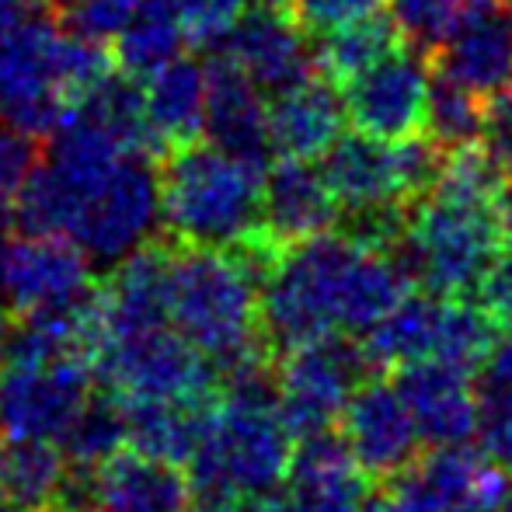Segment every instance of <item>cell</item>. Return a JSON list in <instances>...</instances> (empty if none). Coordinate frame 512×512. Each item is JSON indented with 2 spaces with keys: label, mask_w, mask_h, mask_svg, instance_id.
<instances>
[{
  "label": "cell",
  "mask_w": 512,
  "mask_h": 512,
  "mask_svg": "<svg viewBox=\"0 0 512 512\" xmlns=\"http://www.w3.org/2000/svg\"><path fill=\"white\" fill-rule=\"evenodd\" d=\"M408 290L391 255L324 230L290 244L262 279V335L276 356L328 335L363 338Z\"/></svg>",
  "instance_id": "cell-1"
},
{
  "label": "cell",
  "mask_w": 512,
  "mask_h": 512,
  "mask_svg": "<svg viewBox=\"0 0 512 512\" xmlns=\"http://www.w3.org/2000/svg\"><path fill=\"white\" fill-rule=\"evenodd\" d=\"M168 314L220 377L276 356L262 335V279L234 248L168 237Z\"/></svg>",
  "instance_id": "cell-2"
},
{
  "label": "cell",
  "mask_w": 512,
  "mask_h": 512,
  "mask_svg": "<svg viewBox=\"0 0 512 512\" xmlns=\"http://www.w3.org/2000/svg\"><path fill=\"white\" fill-rule=\"evenodd\" d=\"M297 436L276 401V363H258L220 377L209 422L189 464L199 495L258 499L290 474Z\"/></svg>",
  "instance_id": "cell-3"
},
{
  "label": "cell",
  "mask_w": 512,
  "mask_h": 512,
  "mask_svg": "<svg viewBox=\"0 0 512 512\" xmlns=\"http://www.w3.org/2000/svg\"><path fill=\"white\" fill-rule=\"evenodd\" d=\"M108 49L39 11L0 35V122L42 140L105 77Z\"/></svg>",
  "instance_id": "cell-4"
},
{
  "label": "cell",
  "mask_w": 512,
  "mask_h": 512,
  "mask_svg": "<svg viewBox=\"0 0 512 512\" xmlns=\"http://www.w3.org/2000/svg\"><path fill=\"white\" fill-rule=\"evenodd\" d=\"M161 223L171 241L234 248L262 227L265 168L206 147L203 140L168 150L157 161Z\"/></svg>",
  "instance_id": "cell-5"
},
{
  "label": "cell",
  "mask_w": 512,
  "mask_h": 512,
  "mask_svg": "<svg viewBox=\"0 0 512 512\" xmlns=\"http://www.w3.org/2000/svg\"><path fill=\"white\" fill-rule=\"evenodd\" d=\"M502 248L499 203L425 196L411 209V227L391 258L418 290L471 297Z\"/></svg>",
  "instance_id": "cell-6"
},
{
  "label": "cell",
  "mask_w": 512,
  "mask_h": 512,
  "mask_svg": "<svg viewBox=\"0 0 512 512\" xmlns=\"http://www.w3.org/2000/svg\"><path fill=\"white\" fill-rule=\"evenodd\" d=\"M95 377L126 405L150 401H203L220 391V373L203 352L175 328L126 331L98 342L88 352Z\"/></svg>",
  "instance_id": "cell-7"
},
{
  "label": "cell",
  "mask_w": 512,
  "mask_h": 512,
  "mask_svg": "<svg viewBox=\"0 0 512 512\" xmlns=\"http://www.w3.org/2000/svg\"><path fill=\"white\" fill-rule=\"evenodd\" d=\"M95 394L88 352H4L0 356V436L63 443Z\"/></svg>",
  "instance_id": "cell-8"
},
{
  "label": "cell",
  "mask_w": 512,
  "mask_h": 512,
  "mask_svg": "<svg viewBox=\"0 0 512 512\" xmlns=\"http://www.w3.org/2000/svg\"><path fill=\"white\" fill-rule=\"evenodd\" d=\"M377 373L356 335H328L279 352L276 401L297 439L338 429L349 398Z\"/></svg>",
  "instance_id": "cell-9"
},
{
  "label": "cell",
  "mask_w": 512,
  "mask_h": 512,
  "mask_svg": "<svg viewBox=\"0 0 512 512\" xmlns=\"http://www.w3.org/2000/svg\"><path fill=\"white\" fill-rule=\"evenodd\" d=\"M512 502V474L471 446H429L380 481L373 512H471Z\"/></svg>",
  "instance_id": "cell-10"
},
{
  "label": "cell",
  "mask_w": 512,
  "mask_h": 512,
  "mask_svg": "<svg viewBox=\"0 0 512 512\" xmlns=\"http://www.w3.org/2000/svg\"><path fill=\"white\" fill-rule=\"evenodd\" d=\"M95 283L91 255L67 237L25 230L0 241V297L14 321L81 304Z\"/></svg>",
  "instance_id": "cell-11"
},
{
  "label": "cell",
  "mask_w": 512,
  "mask_h": 512,
  "mask_svg": "<svg viewBox=\"0 0 512 512\" xmlns=\"http://www.w3.org/2000/svg\"><path fill=\"white\" fill-rule=\"evenodd\" d=\"M429 81V56L398 46L345 84V115L359 133L373 136V140L401 143L422 133Z\"/></svg>",
  "instance_id": "cell-12"
},
{
  "label": "cell",
  "mask_w": 512,
  "mask_h": 512,
  "mask_svg": "<svg viewBox=\"0 0 512 512\" xmlns=\"http://www.w3.org/2000/svg\"><path fill=\"white\" fill-rule=\"evenodd\" d=\"M338 432L349 443L356 464L370 474V481H384L408 467L425 453L422 432L401 398L398 384L384 373H373L349 398Z\"/></svg>",
  "instance_id": "cell-13"
},
{
  "label": "cell",
  "mask_w": 512,
  "mask_h": 512,
  "mask_svg": "<svg viewBox=\"0 0 512 512\" xmlns=\"http://www.w3.org/2000/svg\"><path fill=\"white\" fill-rule=\"evenodd\" d=\"M276 499L283 512H373L370 474L356 464L338 429L297 439Z\"/></svg>",
  "instance_id": "cell-14"
},
{
  "label": "cell",
  "mask_w": 512,
  "mask_h": 512,
  "mask_svg": "<svg viewBox=\"0 0 512 512\" xmlns=\"http://www.w3.org/2000/svg\"><path fill=\"white\" fill-rule=\"evenodd\" d=\"M401 398L429 446H464L478 432V391L474 373L443 359H418L391 373Z\"/></svg>",
  "instance_id": "cell-15"
},
{
  "label": "cell",
  "mask_w": 512,
  "mask_h": 512,
  "mask_svg": "<svg viewBox=\"0 0 512 512\" xmlns=\"http://www.w3.org/2000/svg\"><path fill=\"white\" fill-rule=\"evenodd\" d=\"M206 133L227 154L269 168L272 136L269 105L262 102V88L230 60L227 53H213L206 60Z\"/></svg>",
  "instance_id": "cell-16"
},
{
  "label": "cell",
  "mask_w": 512,
  "mask_h": 512,
  "mask_svg": "<svg viewBox=\"0 0 512 512\" xmlns=\"http://www.w3.org/2000/svg\"><path fill=\"white\" fill-rule=\"evenodd\" d=\"M338 206L321 164H310L304 157H279L265 168L262 185V227L279 244H297L317 237L324 230L338 227Z\"/></svg>",
  "instance_id": "cell-17"
},
{
  "label": "cell",
  "mask_w": 512,
  "mask_h": 512,
  "mask_svg": "<svg viewBox=\"0 0 512 512\" xmlns=\"http://www.w3.org/2000/svg\"><path fill=\"white\" fill-rule=\"evenodd\" d=\"M223 53L262 91L276 95L307 81L314 70V49H307L304 28L286 11H251L223 39Z\"/></svg>",
  "instance_id": "cell-18"
},
{
  "label": "cell",
  "mask_w": 512,
  "mask_h": 512,
  "mask_svg": "<svg viewBox=\"0 0 512 512\" xmlns=\"http://www.w3.org/2000/svg\"><path fill=\"white\" fill-rule=\"evenodd\" d=\"M196 485L185 467L122 450L95 467V512H189Z\"/></svg>",
  "instance_id": "cell-19"
},
{
  "label": "cell",
  "mask_w": 512,
  "mask_h": 512,
  "mask_svg": "<svg viewBox=\"0 0 512 512\" xmlns=\"http://www.w3.org/2000/svg\"><path fill=\"white\" fill-rule=\"evenodd\" d=\"M429 67L471 88L485 102L512 91V14L506 7L474 18L429 56Z\"/></svg>",
  "instance_id": "cell-20"
},
{
  "label": "cell",
  "mask_w": 512,
  "mask_h": 512,
  "mask_svg": "<svg viewBox=\"0 0 512 512\" xmlns=\"http://www.w3.org/2000/svg\"><path fill=\"white\" fill-rule=\"evenodd\" d=\"M345 98L321 74L276 91L269 102V136L279 157H304L317 161L331 143L342 136L345 126Z\"/></svg>",
  "instance_id": "cell-21"
},
{
  "label": "cell",
  "mask_w": 512,
  "mask_h": 512,
  "mask_svg": "<svg viewBox=\"0 0 512 512\" xmlns=\"http://www.w3.org/2000/svg\"><path fill=\"white\" fill-rule=\"evenodd\" d=\"M321 171L335 192L342 213L387 203H411L405 196L394 143L373 140L366 133L338 136L321 154Z\"/></svg>",
  "instance_id": "cell-22"
},
{
  "label": "cell",
  "mask_w": 512,
  "mask_h": 512,
  "mask_svg": "<svg viewBox=\"0 0 512 512\" xmlns=\"http://www.w3.org/2000/svg\"><path fill=\"white\" fill-rule=\"evenodd\" d=\"M450 297L432 290L405 293L370 331L363 335V349L377 373H394L418 359H432L439 352L443 321Z\"/></svg>",
  "instance_id": "cell-23"
},
{
  "label": "cell",
  "mask_w": 512,
  "mask_h": 512,
  "mask_svg": "<svg viewBox=\"0 0 512 512\" xmlns=\"http://www.w3.org/2000/svg\"><path fill=\"white\" fill-rule=\"evenodd\" d=\"M147 119L161 157L199 143L206 133V70L196 60H171L147 84ZM157 157V161H161Z\"/></svg>",
  "instance_id": "cell-24"
},
{
  "label": "cell",
  "mask_w": 512,
  "mask_h": 512,
  "mask_svg": "<svg viewBox=\"0 0 512 512\" xmlns=\"http://www.w3.org/2000/svg\"><path fill=\"white\" fill-rule=\"evenodd\" d=\"M213 398L150 401V405H126V401H122V405H126V418H129V450H140V453H147V457L189 467L199 443H203Z\"/></svg>",
  "instance_id": "cell-25"
},
{
  "label": "cell",
  "mask_w": 512,
  "mask_h": 512,
  "mask_svg": "<svg viewBox=\"0 0 512 512\" xmlns=\"http://www.w3.org/2000/svg\"><path fill=\"white\" fill-rule=\"evenodd\" d=\"M67 471L70 460L60 443L0 436V502L49 512Z\"/></svg>",
  "instance_id": "cell-26"
},
{
  "label": "cell",
  "mask_w": 512,
  "mask_h": 512,
  "mask_svg": "<svg viewBox=\"0 0 512 512\" xmlns=\"http://www.w3.org/2000/svg\"><path fill=\"white\" fill-rule=\"evenodd\" d=\"M398 46H405V42H401V32L394 28L391 14L387 18L384 14H370V18L352 21V25L335 28L328 35H317L314 70L335 88H345L352 77L370 70L373 63L384 60Z\"/></svg>",
  "instance_id": "cell-27"
},
{
  "label": "cell",
  "mask_w": 512,
  "mask_h": 512,
  "mask_svg": "<svg viewBox=\"0 0 512 512\" xmlns=\"http://www.w3.org/2000/svg\"><path fill=\"white\" fill-rule=\"evenodd\" d=\"M182 46L189 42L175 18V7L168 0H143L140 11L112 39V56L122 74L154 77L157 70L182 56Z\"/></svg>",
  "instance_id": "cell-28"
},
{
  "label": "cell",
  "mask_w": 512,
  "mask_h": 512,
  "mask_svg": "<svg viewBox=\"0 0 512 512\" xmlns=\"http://www.w3.org/2000/svg\"><path fill=\"white\" fill-rule=\"evenodd\" d=\"M495 7H502V0H391L387 14L408 49L432 56L450 35Z\"/></svg>",
  "instance_id": "cell-29"
},
{
  "label": "cell",
  "mask_w": 512,
  "mask_h": 512,
  "mask_svg": "<svg viewBox=\"0 0 512 512\" xmlns=\"http://www.w3.org/2000/svg\"><path fill=\"white\" fill-rule=\"evenodd\" d=\"M60 446L74 467H88V471L102 467L105 460H112L129 446L126 405L112 391H95Z\"/></svg>",
  "instance_id": "cell-30"
},
{
  "label": "cell",
  "mask_w": 512,
  "mask_h": 512,
  "mask_svg": "<svg viewBox=\"0 0 512 512\" xmlns=\"http://www.w3.org/2000/svg\"><path fill=\"white\" fill-rule=\"evenodd\" d=\"M485 122H488L485 98L474 95L464 84L450 81V77L432 74L422 129L439 147L453 150V147H464V143H478L485 136Z\"/></svg>",
  "instance_id": "cell-31"
},
{
  "label": "cell",
  "mask_w": 512,
  "mask_h": 512,
  "mask_svg": "<svg viewBox=\"0 0 512 512\" xmlns=\"http://www.w3.org/2000/svg\"><path fill=\"white\" fill-rule=\"evenodd\" d=\"M175 7V18L192 49L223 46L234 25L244 18L248 0H168Z\"/></svg>",
  "instance_id": "cell-32"
},
{
  "label": "cell",
  "mask_w": 512,
  "mask_h": 512,
  "mask_svg": "<svg viewBox=\"0 0 512 512\" xmlns=\"http://www.w3.org/2000/svg\"><path fill=\"white\" fill-rule=\"evenodd\" d=\"M32 171L35 140L11 126H0V234L14 223V209Z\"/></svg>",
  "instance_id": "cell-33"
},
{
  "label": "cell",
  "mask_w": 512,
  "mask_h": 512,
  "mask_svg": "<svg viewBox=\"0 0 512 512\" xmlns=\"http://www.w3.org/2000/svg\"><path fill=\"white\" fill-rule=\"evenodd\" d=\"M143 0H77L56 18L70 28V32L84 35V39L112 42L115 35L126 28V21L140 11Z\"/></svg>",
  "instance_id": "cell-34"
},
{
  "label": "cell",
  "mask_w": 512,
  "mask_h": 512,
  "mask_svg": "<svg viewBox=\"0 0 512 512\" xmlns=\"http://www.w3.org/2000/svg\"><path fill=\"white\" fill-rule=\"evenodd\" d=\"M377 4L380 0H293L290 18L304 28V35H328L377 14Z\"/></svg>",
  "instance_id": "cell-35"
},
{
  "label": "cell",
  "mask_w": 512,
  "mask_h": 512,
  "mask_svg": "<svg viewBox=\"0 0 512 512\" xmlns=\"http://www.w3.org/2000/svg\"><path fill=\"white\" fill-rule=\"evenodd\" d=\"M471 300L485 310L499 328H512V248L499 251V258L488 265L481 283L474 286Z\"/></svg>",
  "instance_id": "cell-36"
},
{
  "label": "cell",
  "mask_w": 512,
  "mask_h": 512,
  "mask_svg": "<svg viewBox=\"0 0 512 512\" xmlns=\"http://www.w3.org/2000/svg\"><path fill=\"white\" fill-rule=\"evenodd\" d=\"M481 143L499 157V164L512 175V91L488 102V122Z\"/></svg>",
  "instance_id": "cell-37"
},
{
  "label": "cell",
  "mask_w": 512,
  "mask_h": 512,
  "mask_svg": "<svg viewBox=\"0 0 512 512\" xmlns=\"http://www.w3.org/2000/svg\"><path fill=\"white\" fill-rule=\"evenodd\" d=\"M499 227H502V241H506V248H512V178L499 196Z\"/></svg>",
  "instance_id": "cell-38"
},
{
  "label": "cell",
  "mask_w": 512,
  "mask_h": 512,
  "mask_svg": "<svg viewBox=\"0 0 512 512\" xmlns=\"http://www.w3.org/2000/svg\"><path fill=\"white\" fill-rule=\"evenodd\" d=\"M251 11H286L290 14L293 0H248Z\"/></svg>",
  "instance_id": "cell-39"
},
{
  "label": "cell",
  "mask_w": 512,
  "mask_h": 512,
  "mask_svg": "<svg viewBox=\"0 0 512 512\" xmlns=\"http://www.w3.org/2000/svg\"><path fill=\"white\" fill-rule=\"evenodd\" d=\"M77 0H49V7H53V14H63L67 7H74Z\"/></svg>",
  "instance_id": "cell-40"
},
{
  "label": "cell",
  "mask_w": 512,
  "mask_h": 512,
  "mask_svg": "<svg viewBox=\"0 0 512 512\" xmlns=\"http://www.w3.org/2000/svg\"><path fill=\"white\" fill-rule=\"evenodd\" d=\"M0 512H39V509H21V506H11V502H7V506H0Z\"/></svg>",
  "instance_id": "cell-41"
},
{
  "label": "cell",
  "mask_w": 512,
  "mask_h": 512,
  "mask_svg": "<svg viewBox=\"0 0 512 512\" xmlns=\"http://www.w3.org/2000/svg\"><path fill=\"white\" fill-rule=\"evenodd\" d=\"M512 506V502H509ZM509 506H499V509H471V512H509Z\"/></svg>",
  "instance_id": "cell-42"
},
{
  "label": "cell",
  "mask_w": 512,
  "mask_h": 512,
  "mask_svg": "<svg viewBox=\"0 0 512 512\" xmlns=\"http://www.w3.org/2000/svg\"><path fill=\"white\" fill-rule=\"evenodd\" d=\"M502 7H506V11L512 14V0H502Z\"/></svg>",
  "instance_id": "cell-43"
}]
</instances>
